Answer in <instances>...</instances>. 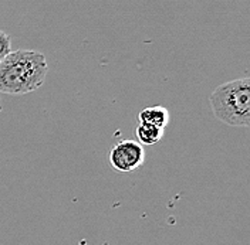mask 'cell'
Masks as SVG:
<instances>
[{
    "mask_svg": "<svg viewBox=\"0 0 250 245\" xmlns=\"http://www.w3.org/2000/svg\"><path fill=\"white\" fill-rule=\"evenodd\" d=\"M138 121L141 123H148V125H154L158 128L165 129L169 121H171V113L165 107H148L144 108L138 113Z\"/></svg>",
    "mask_w": 250,
    "mask_h": 245,
    "instance_id": "4",
    "label": "cell"
},
{
    "mask_svg": "<svg viewBox=\"0 0 250 245\" xmlns=\"http://www.w3.org/2000/svg\"><path fill=\"white\" fill-rule=\"evenodd\" d=\"M0 112H1V104H0Z\"/></svg>",
    "mask_w": 250,
    "mask_h": 245,
    "instance_id": "7",
    "label": "cell"
},
{
    "mask_svg": "<svg viewBox=\"0 0 250 245\" xmlns=\"http://www.w3.org/2000/svg\"><path fill=\"white\" fill-rule=\"evenodd\" d=\"M12 51V41H10V37L4 33V31L0 30V62L4 60V57Z\"/></svg>",
    "mask_w": 250,
    "mask_h": 245,
    "instance_id": "6",
    "label": "cell"
},
{
    "mask_svg": "<svg viewBox=\"0 0 250 245\" xmlns=\"http://www.w3.org/2000/svg\"><path fill=\"white\" fill-rule=\"evenodd\" d=\"M48 65L43 53L10 51L0 62V94L24 95L37 91L46 81Z\"/></svg>",
    "mask_w": 250,
    "mask_h": 245,
    "instance_id": "1",
    "label": "cell"
},
{
    "mask_svg": "<svg viewBox=\"0 0 250 245\" xmlns=\"http://www.w3.org/2000/svg\"><path fill=\"white\" fill-rule=\"evenodd\" d=\"M145 162V151L137 140L125 139L115 143L109 151L111 168L121 173L135 171Z\"/></svg>",
    "mask_w": 250,
    "mask_h": 245,
    "instance_id": "3",
    "label": "cell"
},
{
    "mask_svg": "<svg viewBox=\"0 0 250 245\" xmlns=\"http://www.w3.org/2000/svg\"><path fill=\"white\" fill-rule=\"evenodd\" d=\"M134 133H135V140L141 146H154L162 140L165 129L154 126V125L140 122V125L135 128Z\"/></svg>",
    "mask_w": 250,
    "mask_h": 245,
    "instance_id": "5",
    "label": "cell"
},
{
    "mask_svg": "<svg viewBox=\"0 0 250 245\" xmlns=\"http://www.w3.org/2000/svg\"><path fill=\"white\" fill-rule=\"evenodd\" d=\"M213 115L229 126L250 125V78L243 77L219 85L209 96Z\"/></svg>",
    "mask_w": 250,
    "mask_h": 245,
    "instance_id": "2",
    "label": "cell"
}]
</instances>
